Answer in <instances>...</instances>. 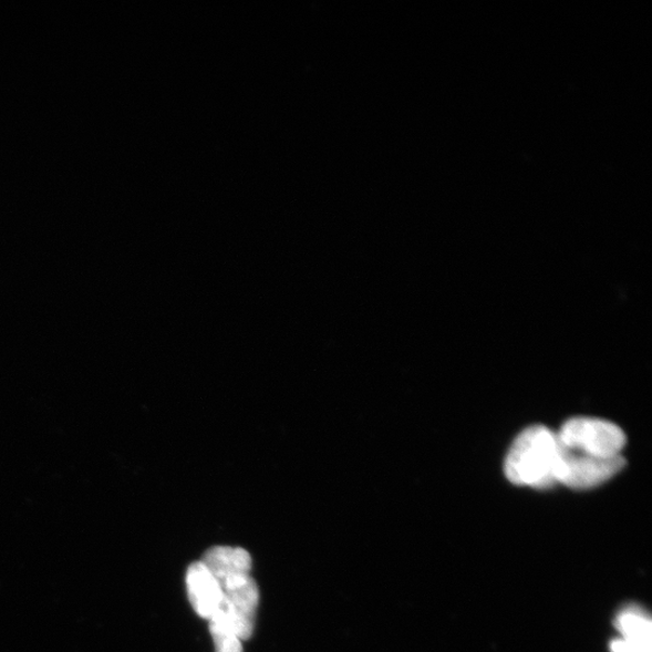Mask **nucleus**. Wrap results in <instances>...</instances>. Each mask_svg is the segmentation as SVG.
Wrapping results in <instances>:
<instances>
[{
	"label": "nucleus",
	"mask_w": 652,
	"mask_h": 652,
	"mask_svg": "<svg viewBox=\"0 0 652 652\" xmlns=\"http://www.w3.org/2000/svg\"><path fill=\"white\" fill-rule=\"evenodd\" d=\"M560 444L545 425H531L515 438L504 472L518 486L548 489L557 485L556 470Z\"/></svg>",
	"instance_id": "f257e3e1"
},
{
	"label": "nucleus",
	"mask_w": 652,
	"mask_h": 652,
	"mask_svg": "<svg viewBox=\"0 0 652 652\" xmlns=\"http://www.w3.org/2000/svg\"><path fill=\"white\" fill-rule=\"evenodd\" d=\"M556 435L565 448L593 457L622 456L627 446V435L619 425L600 418H571Z\"/></svg>",
	"instance_id": "f03ea898"
},
{
	"label": "nucleus",
	"mask_w": 652,
	"mask_h": 652,
	"mask_svg": "<svg viewBox=\"0 0 652 652\" xmlns=\"http://www.w3.org/2000/svg\"><path fill=\"white\" fill-rule=\"evenodd\" d=\"M560 444V443H558ZM627 465L622 456L601 458L579 454L560 444L556 480L573 489H591L603 485L618 475Z\"/></svg>",
	"instance_id": "7ed1b4c3"
},
{
	"label": "nucleus",
	"mask_w": 652,
	"mask_h": 652,
	"mask_svg": "<svg viewBox=\"0 0 652 652\" xmlns=\"http://www.w3.org/2000/svg\"><path fill=\"white\" fill-rule=\"evenodd\" d=\"M221 590L239 640H250L260 600L258 583L250 576H242L222 583Z\"/></svg>",
	"instance_id": "20e7f679"
},
{
	"label": "nucleus",
	"mask_w": 652,
	"mask_h": 652,
	"mask_svg": "<svg viewBox=\"0 0 652 652\" xmlns=\"http://www.w3.org/2000/svg\"><path fill=\"white\" fill-rule=\"evenodd\" d=\"M185 581L189 601L196 614L209 620L224 600L220 583L201 561L190 565L186 570Z\"/></svg>",
	"instance_id": "39448f33"
},
{
	"label": "nucleus",
	"mask_w": 652,
	"mask_h": 652,
	"mask_svg": "<svg viewBox=\"0 0 652 652\" xmlns=\"http://www.w3.org/2000/svg\"><path fill=\"white\" fill-rule=\"evenodd\" d=\"M201 562L215 577L220 587L230 579L250 576L251 557L242 548L215 547L203 556Z\"/></svg>",
	"instance_id": "423d86ee"
},
{
	"label": "nucleus",
	"mask_w": 652,
	"mask_h": 652,
	"mask_svg": "<svg viewBox=\"0 0 652 652\" xmlns=\"http://www.w3.org/2000/svg\"><path fill=\"white\" fill-rule=\"evenodd\" d=\"M615 624L622 640L635 645L652 648V623L643 609L637 607L623 609L617 618Z\"/></svg>",
	"instance_id": "0eeeda50"
},
{
	"label": "nucleus",
	"mask_w": 652,
	"mask_h": 652,
	"mask_svg": "<svg viewBox=\"0 0 652 652\" xmlns=\"http://www.w3.org/2000/svg\"><path fill=\"white\" fill-rule=\"evenodd\" d=\"M209 631L216 645V652H244L242 641L239 640L224 600L216 613L209 619Z\"/></svg>",
	"instance_id": "6e6552de"
},
{
	"label": "nucleus",
	"mask_w": 652,
	"mask_h": 652,
	"mask_svg": "<svg viewBox=\"0 0 652 652\" xmlns=\"http://www.w3.org/2000/svg\"><path fill=\"white\" fill-rule=\"evenodd\" d=\"M610 649L611 652H652V648L635 645L633 643L622 640V638L621 640H617L613 643H611Z\"/></svg>",
	"instance_id": "1a4fd4ad"
}]
</instances>
